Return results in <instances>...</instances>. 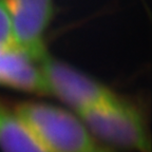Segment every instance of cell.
Returning <instances> with one entry per match:
<instances>
[{
	"label": "cell",
	"mask_w": 152,
	"mask_h": 152,
	"mask_svg": "<svg viewBox=\"0 0 152 152\" xmlns=\"http://www.w3.org/2000/svg\"><path fill=\"white\" fill-rule=\"evenodd\" d=\"M14 112L49 152H88L95 146L81 119L54 104L26 102Z\"/></svg>",
	"instance_id": "6da1fadb"
},
{
	"label": "cell",
	"mask_w": 152,
	"mask_h": 152,
	"mask_svg": "<svg viewBox=\"0 0 152 152\" xmlns=\"http://www.w3.org/2000/svg\"><path fill=\"white\" fill-rule=\"evenodd\" d=\"M78 114L89 132L108 145L136 152H151L142 113L118 96L80 110Z\"/></svg>",
	"instance_id": "7a4b0ae2"
},
{
	"label": "cell",
	"mask_w": 152,
	"mask_h": 152,
	"mask_svg": "<svg viewBox=\"0 0 152 152\" xmlns=\"http://www.w3.org/2000/svg\"><path fill=\"white\" fill-rule=\"evenodd\" d=\"M38 64L48 93L55 95L77 112L117 96L106 86L48 53L38 60Z\"/></svg>",
	"instance_id": "3957f363"
},
{
	"label": "cell",
	"mask_w": 152,
	"mask_h": 152,
	"mask_svg": "<svg viewBox=\"0 0 152 152\" xmlns=\"http://www.w3.org/2000/svg\"><path fill=\"white\" fill-rule=\"evenodd\" d=\"M17 48L39 60L45 54V35L52 18V0H4Z\"/></svg>",
	"instance_id": "277c9868"
},
{
	"label": "cell",
	"mask_w": 152,
	"mask_h": 152,
	"mask_svg": "<svg viewBox=\"0 0 152 152\" xmlns=\"http://www.w3.org/2000/svg\"><path fill=\"white\" fill-rule=\"evenodd\" d=\"M0 85L30 93H48L38 61L16 45L0 51Z\"/></svg>",
	"instance_id": "5b68a950"
},
{
	"label": "cell",
	"mask_w": 152,
	"mask_h": 152,
	"mask_svg": "<svg viewBox=\"0 0 152 152\" xmlns=\"http://www.w3.org/2000/svg\"><path fill=\"white\" fill-rule=\"evenodd\" d=\"M0 149L2 152H49L26 124L0 102Z\"/></svg>",
	"instance_id": "8992f818"
},
{
	"label": "cell",
	"mask_w": 152,
	"mask_h": 152,
	"mask_svg": "<svg viewBox=\"0 0 152 152\" xmlns=\"http://www.w3.org/2000/svg\"><path fill=\"white\" fill-rule=\"evenodd\" d=\"M15 45L12 22L4 0H0V50Z\"/></svg>",
	"instance_id": "52a82bcc"
},
{
	"label": "cell",
	"mask_w": 152,
	"mask_h": 152,
	"mask_svg": "<svg viewBox=\"0 0 152 152\" xmlns=\"http://www.w3.org/2000/svg\"><path fill=\"white\" fill-rule=\"evenodd\" d=\"M88 152H114L110 149L107 148H102V147H97V146H94L91 150H89Z\"/></svg>",
	"instance_id": "ba28073f"
}]
</instances>
